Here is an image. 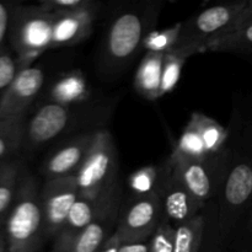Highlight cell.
<instances>
[{"label":"cell","mask_w":252,"mask_h":252,"mask_svg":"<svg viewBox=\"0 0 252 252\" xmlns=\"http://www.w3.org/2000/svg\"><path fill=\"white\" fill-rule=\"evenodd\" d=\"M164 56L162 53L145 52L135 71L134 88L137 93L147 100L153 101L159 98Z\"/></svg>","instance_id":"cell-18"},{"label":"cell","mask_w":252,"mask_h":252,"mask_svg":"<svg viewBox=\"0 0 252 252\" xmlns=\"http://www.w3.org/2000/svg\"><path fill=\"white\" fill-rule=\"evenodd\" d=\"M11 12L12 5L0 2V52L6 49V41H9Z\"/></svg>","instance_id":"cell-31"},{"label":"cell","mask_w":252,"mask_h":252,"mask_svg":"<svg viewBox=\"0 0 252 252\" xmlns=\"http://www.w3.org/2000/svg\"><path fill=\"white\" fill-rule=\"evenodd\" d=\"M164 219V207L157 193L134 197L121 214L116 226V234L122 245L147 243Z\"/></svg>","instance_id":"cell-6"},{"label":"cell","mask_w":252,"mask_h":252,"mask_svg":"<svg viewBox=\"0 0 252 252\" xmlns=\"http://www.w3.org/2000/svg\"><path fill=\"white\" fill-rule=\"evenodd\" d=\"M121 246H122V243H121L120 238H118V235L115 231L113 235L103 244L102 248H101L97 252H120Z\"/></svg>","instance_id":"cell-32"},{"label":"cell","mask_w":252,"mask_h":252,"mask_svg":"<svg viewBox=\"0 0 252 252\" xmlns=\"http://www.w3.org/2000/svg\"><path fill=\"white\" fill-rule=\"evenodd\" d=\"M118 155L112 134L97 129L93 147L74 176L81 196L98 198L117 184Z\"/></svg>","instance_id":"cell-5"},{"label":"cell","mask_w":252,"mask_h":252,"mask_svg":"<svg viewBox=\"0 0 252 252\" xmlns=\"http://www.w3.org/2000/svg\"><path fill=\"white\" fill-rule=\"evenodd\" d=\"M44 83L46 75L41 66L22 69L0 97V121L26 120L27 111L42 94Z\"/></svg>","instance_id":"cell-10"},{"label":"cell","mask_w":252,"mask_h":252,"mask_svg":"<svg viewBox=\"0 0 252 252\" xmlns=\"http://www.w3.org/2000/svg\"><path fill=\"white\" fill-rule=\"evenodd\" d=\"M120 189L111 197L102 211L83 231L62 245L53 246L52 252H97L113 235L117 226Z\"/></svg>","instance_id":"cell-11"},{"label":"cell","mask_w":252,"mask_h":252,"mask_svg":"<svg viewBox=\"0 0 252 252\" xmlns=\"http://www.w3.org/2000/svg\"><path fill=\"white\" fill-rule=\"evenodd\" d=\"M96 132L97 130L76 135L52 152V154L44 160L41 169L46 181L74 176L88 157L93 147Z\"/></svg>","instance_id":"cell-12"},{"label":"cell","mask_w":252,"mask_h":252,"mask_svg":"<svg viewBox=\"0 0 252 252\" xmlns=\"http://www.w3.org/2000/svg\"><path fill=\"white\" fill-rule=\"evenodd\" d=\"M171 155L193 160H204L211 157L207 152V148L196 125L191 120L189 121L186 127L182 130Z\"/></svg>","instance_id":"cell-23"},{"label":"cell","mask_w":252,"mask_h":252,"mask_svg":"<svg viewBox=\"0 0 252 252\" xmlns=\"http://www.w3.org/2000/svg\"><path fill=\"white\" fill-rule=\"evenodd\" d=\"M166 175L161 182L158 196L161 199L165 217L175 226L191 220L199 216V211L204 203L199 202L172 172L170 161H167Z\"/></svg>","instance_id":"cell-14"},{"label":"cell","mask_w":252,"mask_h":252,"mask_svg":"<svg viewBox=\"0 0 252 252\" xmlns=\"http://www.w3.org/2000/svg\"><path fill=\"white\" fill-rule=\"evenodd\" d=\"M118 185L116 184L112 189H108L105 194H102L98 198H91V197L79 194L78 199L71 207L58 235L53 240V246H58L66 243L71 238H74L76 234L83 231L86 226L90 225L91 221L102 211L103 207L106 206V203L110 201L111 197L116 193Z\"/></svg>","instance_id":"cell-16"},{"label":"cell","mask_w":252,"mask_h":252,"mask_svg":"<svg viewBox=\"0 0 252 252\" xmlns=\"http://www.w3.org/2000/svg\"><path fill=\"white\" fill-rule=\"evenodd\" d=\"M175 225L165 217L149 240V252H174Z\"/></svg>","instance_id":"cell-29"},{"label":"cell","mask_w":252,"mask_h":252,"mask_svg":"<svg viewBox=\"0 0 252 252\" xmlns=\"http://www.w3.org/2000/svg\"><path fill=\"white\" fill-rule=\"evenodd\" d=\"M167 166H157V165H147L137 171L133 172L128 177V187L133 192L134 197H143L154 194L159 192L161 182L166 175Z\"/></svg>","instance_id":"cell-22"},{"label":"cell","mask_w":252,"mask_h":252,"mask_svg":"<svg viewBox=\"0 0 252 252\" xmlns=\"http://www.w3.org/2000/svg\"><path fill=\"white\" fill-rule=\"evenodd\" d=\"M120 252H149V241L137 244H123Z\"/></svg>","instance_id":"cell-33"},{"label":"cell","mask_w":252,"mask_h":252,"mask_svg":"<svg viewBox=\"0 0 252 252\" xmlns=\"http://www.w3.org/2000/svg\"><path fill=\"white\" fill-rule=\"evenodd\" d=\"M6 252H7V251H6Z\"/></svg>","instance_id":"cell-37"},{"label":"cell","mask_w":252,"mask_h":252,"mask_svg":"<svg viewBox=\"0 0 252 252\" xmlns=\"http://www.w3.org/2000/svg\"><path fill=\"white\" fill-rule=\"evenodd\" d=\"M159 11L157 4H147L144 7L123 10L116 15L102 48L103 63L108 70L125 68L143 49V42L154 30Z\"/></svg>","instance_id":"cell-2"},{"label":"cell","mask_w":252,"mask_h":252,"mask_svg":"<svg viewBox=\"0 0 252 252\" xmlns=\"http://www.w3.org/2000/svg\"><path fill=\"white\" fill-rule=\"evenodd\" d=\"M76 107L42 103L26 120L22 148L36 150L53 142L71 127L75 121Z\"/></svg>","instance_id":"cell-7"},{"label":"cell","mask_w":252,"mask_h":252,"mask_svg":"<svg viewBox=\"0 0 252 252\" xmlns=\"http://www.w3.org/2000/svg\"><path fill=\"white\" fill-rule=\"evenodd\" d=\"M93 0H44L39 2V6L49 14H66L78 11L89 6Z\"/></svg>","instance_id":"cell-30"},{"label":"cell","mask_w":252,"mask_h":252,"mask_svg":"<svg viewBox=\"0 0 252 252\" xmlns=\"http://www.w3.org/2000/svg\"><path fill=\"white\" fill-rule=\"evenodd\" d=\"M202 52L252 53V19L239 25L234 31L212 39Z\"/></svg>","instance_id":"cell-19"},{"label":"cell","mask_w":252,"mask_h":252,"mask_svg":"<svg viewBox=\"0 0 252 252\" xmlns=\"http://www.w3.org/2000/svg\"><path fill=\"white\" fill-rule=\"evenodd\" d=\"M246 5L248 1L216 5L184 21L179 41L172 51L179 52L187 59L193 54L202 53L208 42L239 26Z\"/></svg>","instance_id":"cell-4"},{"label":"cell","mask_w":252,"mask_h":252,"mask_svg":"<svg viewBox=\"0 0 252 252\" xmlns=\"http://www.w3.org/2000/svg\"><path fill=\"white\" fill-rule=\"evenodd\" d=\"M22 166L15 160L0 165V221H5L19 189Z\"/></svg>","instance_id":"cell-20"},{"label":"cell","mask_w":252,"mask_h":252,"mask_svg":"<svg viewBox=\"0 0 252 252\" xmlns=\"http://www.w3.org/2000/svg\"><path fill=\"white\" fill-rule=\"evenodd\" d=\"M189 120L196 125L207 152L209 155H217L228 140V130L218 121L201 112H192Z\"/></svg>","instance_id":"cell-21"},{"label":"cell","mask_w":252,"mask_h":252,"mask_svg":"<svg viewBox=\"0 0 252 252\" xmlns=\"http://www.w3.org/2000/svg\"><path fill=\"white\" fill-rule=\"evenodd\" d=\"M26 120L0 121V165L22 148Z\"/></svg>","instance_id":"cell-25"},{"label":"cell","mask_w":252,"mask_h":252,"mask_svg":"<svg viewBox=\"0 0 252 252\" xmlns=\"http://www.w3.org/2000/svg\"><path fill=\"white\" fill-rule=\"evenodd\" d=\"M79 194L80 192L75 176L44 182L41 187V203L46 240L56 239Z\"/></svg>","instance_id":"cell-9"},{"label":"cell","mask_w":252,"mask_h":252,"mask_svg":"<svg viewBox=\"0 0 252 252\" xmlns=\"http://www.w3.org/2000/svg\"><path fill=\"white\" fill-rule=\"evenodd\" d=\"M251 202L252 157H248L239 159L226 175L220 208V230L228 231L241 214L249 212Z\"/></svg>","instance_id":"cell-8"},{"label":"cell","mask_w":252,"mask_h":252,"mask_svg":"<svg viewBox=\"0 0 252 252\" xmlns=\"http://www.w3.org/2000/svg\"><path fill=\"white\" fill-rule=\"evenodd\" d=\"M98 14L100 5L93 1L78 11L53 15L51 49L71 47L85 41L93 33Z\"/></svg>","instance_id":"cell-13"},{"label":"cell","mask_w":252,"mask_h":252,"mask_svg":"<svg viewBox=\"0 0 252 252\" xmlns=\"http://www.w3.org/2000/svg\"><path fill=\"white\" fill-rule=\"evenodd\" d=\"M7 252H38L46 241L41 189L36 177L22 169L14 204L4 221Z\"/></svg>","instance_id":"cell-1"},{"label":"cell","mask_w":252,"mask_h":252,"mask_svg":"<svg viewBox=\"0 0 252 252\" xmlns=\"http://www.w3.org/2000/svg\"><path fill=\"white\" fill-rule=\"evenodd\" d=\"M187 58L179 52L171 51L164 56L161 70V81H160L159 98L171 93L176 88L181 76L182 68L186 63Z\"/></svg>","instance_id":"cell-27"},{"label":"cell","mask_w":252,"mask_h":252,"mask_svg":"<svg viewBox=\"0 0 252 252\" xmlns=\"http://www.w3.org/2000/svg\"><path fill=\"white\" fill-rule=\"evenodd\" d=\"M182 30V22L172 25L162 30H153L143 42V49L145 52L166 54L176 47L180 33Z\"/></svg>","instance_id":"cell-26"},{"label":"cell","mask_w":252,"mask_h":252,"mask_svg":"<svg viewBox=\"0 0 252 252\" xmlns=\"http://www.w3.org/2000/svg\"><path fill=\"white\" fill-rule=\"evenodd\" d=\"M6 240L4 234V221H0V252H6Z\"/></svg>","instance_id":"cell-35"},{"label":"cell","mask_w":252,"mask_h":252,"mask_svg":"<svg viewBox=\"0 0 252 252\" xmlns=\"http://www.w3.org/2000/svg\"><path fill=\"white\" fill-rule=\"evenodd\" d=\"M250 19H252V0H250V1H248V5H246V9L244 10L243 15H241L240 24H243V22L248 21V20H250ZM240 24H239V25H240ZM238 27H236V29H238Z\"/></svg>","instance_id":"cell-34"},{"label":"cell","mask_w":252,"mask_h":252,"mask_svg":"<svg viewBox=\"0 0 252 252\" xmlns=\"http://www.w3.org/2000/svg\"><path fill=\"white\" fill-rule=\"evenodd\" d=\"M53 14L39 5H12L9 42L21 69L33 65V62L51 49Z\"/></svg>","instance_id":"cell-3"},{"label":"cell","mask_w":252,"mask_h":252,"mask_svg":"<svg viewBox=\"0 0 252 252\" xmlns=\"http://www.w3.org/2000/svg\"><path fill=\"white\" fill-rule=\"evenodd\" d=\"M21 70L17 57L11 49L6 48L0 52V97Z\"/></svg>","instance_id":"cell-28"},{"label":"cell","mask_w":252,"mask_h":252,"mask_svg":"<svg viewBox=\"0 0 252 252\" xmlns=\"http://www.w3.org/2000/svg\"><path fill=\"white\" fill-rule=\"evenodd\" d=\"M204 231V219L196 218L175 226L174 252H199Z\"/></svg>","instance_id":"cell-24"},{"label":"cell","mask_w":252,"mask_h":252,"mask_svg":"<svg viewBox=\"0 0 252 252\" xmlns=\"http://www.w3.org/2000/svg\"><path fill=\"white\" fill-rule=\"evenodd\" d=\"M93 97V90L85 75L79 69L66 71L54 79L44 91L42 103H57L69 107H78L88 103ZM41 103V105H42Z\"/></svg>","instance_id":"cell-17"},{"label":"cell","mask_w":252,"mask_h":252,"mask_svg":"<svg viewBox=\"0 0 252 252\" xmlns=\"http://www.w3.org/2000/svg\"><path fill=\"white\" fill-rule=\"evenodd\" d=\"M249 224H250V228L252 230V202H251L250 209H249Z\"/></svg>","instance_id":"cell-36"},{"label":"cell","mask_w":252,"mask_h":252,"mask_svg":"<svg viewBox=\"0 0 252 252\" xmlns=\"http://www.w3.org/2000/svg\"><path fill=\"white\" fill-rule=\"evenodd\" d=\"M211 157L204 160L185 159L170 157L172 172L180 182L202 203L212 197L216 187V172L211 162Z\"/></svg>","instance_id":"cell-15"}]
</instances>
